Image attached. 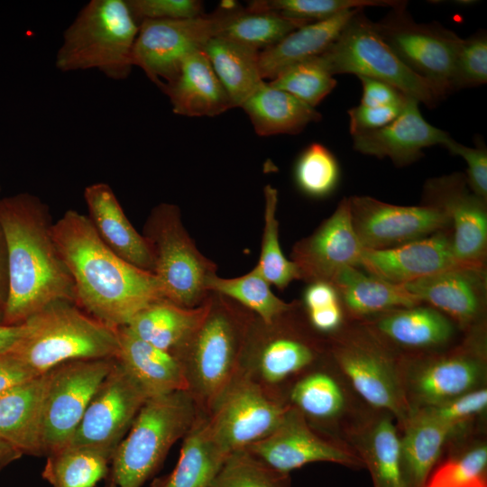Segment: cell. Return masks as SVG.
I'll return each instance as SVG.
<instances>
[{
	"mask_svg": "<svg viewBox=\"0 0 487 487\" xmlns=\"http://www.w3.org/2000/svg\"><path fill=\"white\" fill-rule=\"evenodd\" d=\"M52 233L74 284V302L100 322L124 326L147 305L164 299L156 276L114 253L87 215L67 210Z\"/></svg>",
	"mask_w": 487,
	"mask_h": 487,
	"instance_id": "cell-1",
	"label": "cell"
},
{
	"mask_svg": "<svg viewBox=\"0 0 487 487\" xmlns=\"http://www.w3.org/2000/svg\"><path fill=\"white\" fill-rule=\"evenodd\" d=\"M7 250L5 325H21L48 304L75 300L74 284L53 238L50 208L28 192L0 198Z\"/></svg>",
	"mask_w": 487,
	"mask_h": 487,
	"instance_id": "cell-2",
	"label": "cell"
},
{
	"mask_svg": "<svg viewBox=\"0 0 487 487\" xmlns=\"http://www.w3.org/2000/svg\"><path fill=\"white\" fill-rule=\"evenodd\" d=\"M254 317L231 299L210 292L204 318L171 352L184 367L188 391L206 413L239 374Z\"/></svg>",
	"mask_w": 487,
	"mask_h": 487,
	"instance_id": "cell-3",
	"label": "cell"
},
{
	"mask_svg": "<svg viewBox=\"0 0 487 487\" xmlns=\"http://www.w3.org/2000/svg\"><path fill=\"white\" fill-rule=\"evenodd\" d=\"M23 333L10 351L35 375L67 362L115 358L118 328L109 326L74 301H53L30 317Z\"/></svg>",
	"mask_w": 487,
	"mask_h": 487,
	"instance_id": "cell-4",
	"label": "cell"
},
{
	"mask_svg": "<svg viewBox=\"0 0 487 487\" xmlns=\"http://www.w3.org/2000/svg\"><path fill=\"white\" fill-rule=\"evenodd\" d=\"M138 31L126 0H91L65 30L55 66L62 72L96 69L124 79L133 68Z\"/></svg>",
	"mask_w": 487,
	"mask_h": 487,
	"instance_id": "cell-5",
	"label": "cell"
},
{
	"mask_svg": "<svg viewBox=\"0 0 487 487\" xmlns=\"http://www.w3.org/2000/svg\"><path fill=\"white\" fill-rule=\"evenodd\" d=\"M201 411L188 391L147 399L114 452L109 478L117 487H142Z\"/></svg>",
	"mask_w": 487,
	"mask_h": 487,
	"instance_id": "cell-6",
	"label": "cell"
},
{
	"mask_svg": "<svg viewBox=\"0 0 487 487\" xmlns=\"http://www.w3.org/2000/svg\"><path fill=\"white\" fill-rule=\"evenodd\" d=\"M153 260L152 273L164 299L184 308H196L208 297L207 282L216 265L203 255L186 230L179 207L160 203L150 212L142 234Z\"/></svg>",
	"mask_w": 487,
	"mask_h": 487,
	"instance_id": "cell-7",
	"label": "cell"
},
{
	"mask_svg": "<svg viewBox=\"0 0 487 487\" xmlns=\"http://www.w3.org/2000/svg\"><path fill=\"white\" fill-rule=\"evenodd\" d=\"M320 57L333 76L349 73L379 80L429 107L445 97L435 86L401 61L363 10L351 18Z\"/></svg>",
	"mask_w": 487,
	"mask_h": 487,
	"instance_id": "cell-8",
	"label": "cell"
},
{
	"mask_svg": "<svg viewBox=\"0 0 487 487\" xmlns=\"http://www.w3.org/2000/svg\"><path fill=\"white\" fill-rule=\"evenodd\" d=\"M241 7L223 1L208 14L179 20H144L133 51V65L139 67L160 88L177 76L183 60L218 35L228 19Z\"/></svg>",
	"mask_w": 487,
	"mask_h": 487,
	"instance_id": "cell-9",
	"label": "cell"
},
{
	"mask_svg": "<svg viewBox=\"0 0 487 487\" xmlns=\"http://www.w3.org/2000/svg\"><path fill=\"white\" fill-rule=\"evenodd\" d=\"M289 405L240 371L207 414L210 432L227 455L266 437L280 424Z\"/></svg>",
	"mask_w": 487,
	"mask_h": 487,
	"instance_id": "cell-10",
	"label": "cell"
},
{
	"mask_svg": "<svg viewBox=\"0 0 487 487\" xmlns=\"http://www.w3.org/2000/svg\"><path fill=\"white\" fill-rule=\"evenodd\" d=\"M115 358L76 360L48 372L43 404L41 456L69 444Z\"/></svg>",
	"mask_w": 487,
	"mask_h": 487,
	"instance_id": "cell-11",
	"label": "cell"
},
{
	"mask_svg": "<svg viewBox=\"0 0 487 487\" xmlns=\"http://www.w3.org/2000/svg\"><path fill=\"white\" fill-rule=\"evenodd\" d=\"M405 5L392 8L375 27L401 61L446 97L453 91L461 38L440 24L416 23L406 13Z\"/></svg>",
	"mask_w": 487,
	"mask_h": 487,
	"instance_id": "cell-12",
	"label": "cell"
},
{
	"mask_svg": "<svg viewBox=\"0 0 487 487\" xmlns=\"http://www.w3.org/2000/svg\"><path fill=\"white\" fill-rule=\"evenodd\" d=\"M332 354L354 390L369 404L387 409L404 425L411 409L393 361L370 329L336 338Z\"/></svg>",
	"mask_w": 487,
	"mask_h": 487,
	"instance_id": "cell-13",
	"label": "cell"
},
{
	"mask_svg": "<svg viewBox=\"0 0 487 487\" xmlns=\"http://www.w3.org/2000/svg\"><path fill=\"white\" fill-rule=\"evenodd\" d=\"M294 307L266 324L256 316L244 346L241 371L267 388L309 366L317 354L314 341L294 326Z\"/></svg>",
	"mask_w": 487,
	"mask_h": 487,
	"instance_id": "cell-14",
	"label": "cell"
},
{
	"mask_svg": "<svg viewBox=\"0 0 487 487\" xmlns=\"http://www.w3.org/2000/svg\"><path fill=\"white\" fill-rule=\"evenodd\" d=\"M349 198L355 234L366 250H385L451 229L448 216L431 205L398 206L369 196Z\"/></svg>",
	"mask_w": 487,
	"mask_h": 487,
	"instance_id": "cell-15",
	"label": "cell"
},
{
	"mask_svg": "<svg viewBox=\"0 0 487 487\" xmlns=\"http://www.w3.org/2000/svg\"><path fill=\"white\" fill-rule=\"evenodd\" d=\"M147 399L141 386L115 359L69 445L99 448L113 456Z\"/></svg>",
	"mask_w": 487,
	"mask_h": 487,
	"instance_id": "cell-16",
	"label": "cell"
},
{
	"mask_svg": "<svg viewBox=\"0 0 487 487\" xmlns=\"http://www.w3.org/2000/svg\"><path fill=\"white\" fill-rule=\"evenodd\" d=\"M423 202L448 216L456 262L461 265L485 266L487 201L469 188L465 176L455 172L429 179L424 185Z\"/></svg>",
	"mask_w": 487,
	"mask_h": 487,
	"instance_id": "cell-17",
	"label": "cell"
},
{
	"mask_svg": "<svg viewBox=\"0 0 487 487\" xmlns=\"http://www.w3.org/2000/svg\"><path fill=\"white\" fill-rule=\"evenodd\" d=\"M363 247L353 228L349 198H344L333 214L291 251L300 280L332 283L346 267L361 266Z\"/></svg>",
	"mask_w": 487,
	"mask_h": 487,
	"instance_id": "cell-18",
	"label": "cell"
},
{
	"mask_svg": "<svg viewBox=\"0 0 487 487\" xmlns=\"http://www.w3.org/2000/svg\"><path fill=\"white\" fill-rule=\"evenodd\" d=\"M272 469L288 473L315 462L360 466L363 461L342 447L321 438L308 425L304 415L289 406L278 427L247 448Z\"/></svg>",
	"mask_w": 487,
	"mask_h": 487,
	"instance_id": "cell-19",
	"label": "cell"
},
{
	"mask_svg": "<svg viewBox=\"0 0 487 487\" xmlns=\"http://www.w3.org/2000/svg\"><path fill=\"white\" fill-rule=\"evenodd\" d=\"M459 264L453 251L452 230L385 250H366L361 266L369 274L388 282L403 285Z\"/></svg>",
	"mask_w": 487,
	"mask_h": 487,
	"instance_id": "cell-20",
	"label": "cell"
},
{
	"mask_svg": "<svg viewBox=\"0 0 487 487\" xmlns=\"http://www.w3.org/2000/svg\"><path fill=\"white\" fill-rule=\"evenodd\" d=\"M418 105L417 100L408 97L400 115L390 124L353 135L354 150L380 159L389 158L401 167L418 160L425 148L445 146L451 137L427 122Z\"/></svg>",
	"mask_w": 487,
	"mask_h": 487,
	"instance_id": "cell-21",
	"label": "cell"
},
{
	"mask_svg": "<svg viewBox=\"0 0 487 487\" xmlns=\"http://www.w3.org/2000/svg\"><path fill=\"white\" fill-rule=\"evenodd\" d=\"M403 286L421 303L430 304L463 326L475 323L485 308V266L458 265Z\"/></svg>",
	"mask_w": 487,
	"mask_h": 487,
	"instance_id": "cell-22",
	"label": "cell"
},
{
	"mask_svg": "<svg viewBox=\"0 0 487 487\" xmlns=\"http://www.w3.org/2000/svg\"><path fill=\"white\" fill-rule=\"evenodd\" d=\"M87 217L103 243L130 264L152 272L150 246L126 216L113 188L105 182L87 186L83 192Z\"/></svg>",
	"mask_w": 487,
	"mask_h": 487,
	"instance_id": "cell-23",
	"label": "cell"
},
{
	"mask_svg": "<svg viewBox=\"0 0 487 487\" xmlns=\"http://www.w3.org/2000/svg\"><path fill=\"white\" fill-rule=\"evenodd\" d=\"M117 332L115 359L149 398L188 391L184 367L177 356L140 339L125 326Z\"/></svg>",
	"mask_w": 487,
	"mask_h": 487,
	"instance_id": "cell-24",
	"label": "cell"
},
{
	"mask_svg": "<svg viewBox=\"0 0 487 487\" xmlns=\"http://www.w3.org/2000/svg\"><path fill=\"white\" fill-rule=\"evenodd\" d=\"M175 114L216 116L233 108L231 100L203 51L188 54L175 78L161 87Z\"/></svg>",
	"mask_w": 487,
	"mask_h": 487,
	"instance_id": "cell-25",
	"label": "cell"
},
{
	"mask_svg": "<svg viewBox=\"0 0 487 487\" xmlns=\"http://www.w3.org/2000/svg\"><path fill=\"white\" fill-rule=\"evenodd\" d=\"M48 372L0 393V438L23 455L41 456Z\"/></svg>",
	"mask_w": 487,
	"mask_h": 487,
	"instance_id": "cell-26",
	"label": "cell"
},
{
	"mask_svg": "<svg viewBox=\"0 0 487 487\" xmlns=\"http://www.w3.org/2000/svg\"><path fill=\"white\" fill-rule=\"evenodd\" d=\"M483 373V363L471 346L436 357L414 371L410 387L426 406L436 405L475 390Z\"/></svg>",
	"mask_w": 487,
	"mask_h": 487,
	"instance_id": "cell-27",
	"label": "cell"
},
{
	"mask_svg": "<svg viewBox=\"0 0 487 487\" xmlns=\"http://www.w3.org/2000/svg\"><path fill=\"white\" fill-rule=\"evenodd\" d=\"M360 10L363 9L345 11L328 19L309 23L260 51L259 67L262 79L271 80L285 69L321 55Z\"/></svg>",
	"mask_w": 487,
	"mask_h": 487,
	"instance_id": "cell-28",
	"label": "cell"
},
{
	"mask_svg": "<svg viewBox=\"0 0 487 487\" xmlns=\"http://www.w3.org/2000/svg\"><path fill=\"white\" fill-rule=\"evenodd\" d=\"M228 455L215 441L202 410L183 437L175 468L156 478L152 487H210Z\"/></svg>",
	"mask_w": 487,
	"mask_h": 487,
	"instance_id": "cell-29",
	"label": "cell"
},
{
	"mask_svg": "<svg viewBox=\"0 0 487 487\" xmlns=\"http://www.w3.org/2000/svg\"><path fill=\"white\" fill-rule=\"evenodd\" d=\"M376 335L407 348H429L447 343L454 326L433 307L418 305L379 313L370 323Z\"/></svg>",
	"mask_w": 487,
	"mask_h": 487,
	"instance_id": "cell-30",
	"label": "cell"
},
{
	"mask_svg": "<svg viewBox=\"0 0 487 487\" xmlns=\"http://www.w3.org/2000/svg\"><path fill=\"white\" fill-rule=\"evenodd\" d=\"M260 136L298 134L321 115L292 95L263 81L240 106Z\"/></svg>",
	"mask_w": 487,
	"mask_h": 487,
	"instance_id": "cell-31",
	"label": "cell"
},
{
	"mask_svg": "<svg viewBox=\"0 0 487 487\" xmlns=\"http://www.w3.org/2000/svg\"><path fill=\"white\" fill-rule=\"evenodd\" d=\"M207 308L208 297L196 308L160 299L140 310L125 326L140 339L171 353L198 326Z\"/></svg>",
	"mask_w": 487,
	"mask_h": 487,
	"instance_id": "cell-32",
	"label": "cell"
},
{
	"mask_svg": "<svg viewBox=\"0 0 487 487\" xmlns=\"http://www.w3.org/2000/svg\"><path fill=\"white\" fill-rule=\"evenodd\" d=\"M332 284L341 303L354 316L374 315L421 304L403 285L366 274L356 267L343 269Z\"/></svg>",
	"mask_w": 487,
	"mask_h": 487,
	"instance_id": "cell-33",
	"label": "cell"
},
{
	"mask_svg": "<svg viewBox=\"0 0 487 487\" xmlns=\"http://www.w3.org/2000/svg\"><path fill=\"white\" fill-rule=\"evenodd\" d=\"M400 439L401 464L408 487H426L442 447L454 430L421 409L411 410Z\"/></svg>",
	"mask_w": 487,
	"mask_h": 487,
	"instance_id": "cell-34",
	"label": "cell"
},
{
	"mask_svg": "<svg viewBox=\"0 0 487 487\" xmlns=\"http://www.w3.org/2000/svg\"><path fill=\"white\" fill-rule=\"evenodd\" d=\"M202 51L226 91L233 107H240L264 81L257 51L220 35L211 38Z\"/></svg>",
	"mask_w": 487,
	"mask_h": 487,
	"instance_id": "cell-35",
	"label": "cell"
},
{
	"mask_svg": "<svg viewBox=\"0 0 487 487\" xmlns=\"http://www.w3.org/2000/svg\"><path fill=\"white\" fill-rule=\"evenodd\" d=\"M308 23L270 10L262 1H253L246 7H240L225 23L218 35L260 52Z\"/></svg>",
	"mask_w": 487,
	"mask_h": 487,
	"instance_id": "cell-36",
	"label": "cell"
},
{
	"mask_svg": "<svg viewBox=\"0 0 487 487\" xmlns=\"http://www.w3.org/2000/svg\"><path fill=\"white\" fill-rule=\"evenodd\" d=\"M111 460L102 449L67 445L47 456L41 476L52 487H95L108 475Z\"/></svg>",
	"mask_w": 487,
	"mask_h": 487,
	"instance_id": "cell-37",
	"label": "cell"
},
{
	"mask_svg": "<svg viewBox=\"0 0 487 487\" xmlns=\"http://www.w3.org/2000/svg\"><path fill=\"white\" fill-rule=\"evenodd\" d=\"M207 290L231 299L266 324L291 309L297 301L288 303L278 298L256 265L246 274L235 278L213 275L207 282Z\"/></svg>",
	"mask_w": 487,
	"mask_h": 487,
	"instance_id": "cell-38",
	"label": "cell"
},
{
	"mask_svg": "<svg viewBox=\"0 0 487 487\" xmlns=\"http://www.w3.org/2000/svg\"><path fill=\"white\" fill-rule=\"evenodd\" d=\"M363 453L374 487H408L402 472L400 438L391 418H383L373 426Z\"/></svg>",
	"mask_w": 487,
	"mask_h": 487,
	"instance_id": "cell-39",
	"label": "cell"
},
{
	"mask_svg": "<svg viewBox=\"0 0 487 487\" xmlns=\"http://www.w3.org/2000/svg\"><path fill=\"white\" fill-rule=\"evenodd\" d=\"M264 225L260 259L256 266L270 285L283 289L300 280L296 264L285 257L279 240V222L276 217L278 190L270 184L264 187Z\"/></svg>",
	"mask_w": 487,
	"mask_h": 487,
	"instance_id": "cell-40",
	"label": "cell"
},
{
	"mask_svg": "<svg viewBox=\"0 0 487 487\" xmlns=\"http://www.w3.org/2000/svg\"><path fill=\"white\" fill-rule=\"evenodd\" d=\"M269 84L315 108L333 91L336 80L319 55L285 69Z\"/></svg>",
	"mask_w": 487,
	"mask_h": 487,
	"instance_id": "cell-41",
	"label": "cell"
},
{
	"mask_svg": "<svg viewBox=\"0 0 487 487\" xmlns=\"http://www.w3.org/2000/svg\"><path fill=\"white\" fill-rule=\"evenodd\" d=\"M290 400L304 416L327 419L340 413L345 405L343 391L327 373L317 372L299 380L290 391Z\"/></svg>",
	"mask_w": 487,
	"mask_h": 487,
	"instance_id": "cell-42",
	"label": "cell"
},
{
	"mask_svg": "<svg viewBox=\"0 0 487 487\" xmlns=\"http://www.w3.org/2000/svg\"><path fill=\"white\" fill-rule=\"evenodd\" d=\"M210 487H289V477L240 449L227 456Z\"/></svg>",
	"mask_w": 487,
	"mask_h": 487,
	"instance_id": "cell-43",
	"label": "cell"
},
{
	"mask_svg": "<svg viewBox=\"0 0 487 487\" xmlns=\"http://www.w3.org/2000/svg\"><path fill=\"white\" fill-rule=\"evenodd\" d=\"M294 177L303 193L312 198H324L336 188L340 168L335 155L325 145L312 142L298 158Z\"/></svg>",
	"mask_w": 487,
	"mask_h": 487,
	"instance_id": "cell-44",
	"label": "cell"
},
{
	"mask_svg": "<svg viewBox=\"0 0 487 487\" xmlns=\"http://www.w3.org/2000/svg\"><path fill=\"white\" fill-rule=\"evenodd\" d=\"M262 4L266 8L285 17L314 23L328 19L345 11L363 9L368 6L395 8L405 2L391 0H262Z\"/></svg>",
	"mask_w": 487,
	"mask_h": 487,
	"instance_id": "cell-45",
	"label": "cell"
},
{
	"mask_svg": "<svg viewBox=\"0 0 487 487\" xmlns=\"http://www.w3.org/2000/svg\"><path fill=\"white\" fill-rule=\"evenodd\" d=\"M487 447L474 446L443 464L426 487H487Z\"/></svg>",
	"mask_w": 487,
	"mask_h": 487,
	"instance_id": "cell-46",
	"label": "cell"
},
{
	"mask_svg": "<svg viewBox=\"0 0 487 487\" xmlns=\"http://www.w3.org/2000/svg\"><path fill=\"white\" fill-rule=\"evenodd\" d=\"M487 82V38L483 32L461 39L454 69L453 91Z\"/></svg>",
	"mask_w": 487,
	"mask_h": 487,
	"instance_id": "cell-47",
	"label": "cell"
},
{
	"mask_svg": "<svg viewBox=\"0 0 487 487\" xmlns=\"http://www.w3.org/2000/svg\"><path fill=\"white\" fill-rule=\"evenodd\" d=\"M487 407V390H473L452 400L420 409L434 419L455 429Z\"/></svg>",
	"mask_w": 487,
	"mask_h": 487,
	"instance_id": "cell-48",
	"label": "cell"
},
{
	"mask_svg": "<svg viewBox=\"0 0 487 487\" xmlns=\"http://www.w3.org/2000/svg\"><path fill=\"white\" fill-rule=\"evenodd\" d=\"M134 20H179L204 14L203 3L198 0H126Z\"/></svg>",
	"mask_w": 487,
	"mask_h": 487,
	"instance_id": "cell-49",
	"label": "cell"
},
{
	"mask_svg": "<svg viewBox=\"0 0 487 487\" xmlns=\"http://www.w3.org/2000/svg\"><path fill=\"white\" fill-rule=\"evenodd\" d=\"M445 147L466 162L465 179L469 188L479 198L487 201V149L483 144L468 147L452 138Z\"/></svg>",
	"mask_w": 487,
	"mask_h": 487,
	"instance_id": "cell-50",
	"label": "cell"
},
{
	"mask_svg": "<svg viewBox=\"0 0 487 487\" xmlns=\"http://www.w3.org/2000/svg\"><path fill=\"white\" fill-rule=\"evenodd\" d=\"M405 102L403 104L384 106H365L359 105L349 109V129L351 134L355 135L371 132L387 125L400 115Z\"/></svg>",
	"mask_w": 487,
	"mask_h": 487,
	"instance_id": "cell-51",
	"label": "cell"
},
{
	"mask_svg": "<svg viewBox=\"0 0 487 487\" xmlns=\"http://www.w3.org/2000/svg\"><path fill=\"white\" fill-rule=\"evenodd\" d=\"M362 83L360 105L365 106H384L403 104L408 98L395 87L379 80L358 77Z\"/></svg>",
	"mask_w": 487,
	"mask_h": 487,
	"instance_id": "cell-52",
	"label": "cell"
},
{
	"mask_svg": "<svg viewBox=\"0 0 487 487\" xmlns=\"http://www.w3.org/2000/svg\"><path fill=\"white\" fill-rule=\"evenodd\" d=\"M36 376L11 352L0 354V393Z\"/></svg>",
	"mask_w": 487,
	"mask_h": 487,
	"instance_id": "cell-53",
	"label": "cell"
},
{
	"mask_svg": "<svg viewBox=\"0 0 487 487\" xmlns=\"http://www.w3.org/2000/svg\"><path fill=\"white\" fill-rule=\"evenodd\" d=\"M340 302L337 290L332 283L317 281L308 283V286L304 291L301 304L305 312H310Z\"/></svg>",
	"mask_w": 487,
	"mask_h": 487,
	"instance_id": "cell-54",
	"label": "cell"
},
{
	"mask_svg": "<svg viewBox=\"0 0 487 487\" xmlns=\"http://www.w3.org/2000/svg\"><path fill=\"white\" fill-rule=\"evenodd\" d=\"M306 315L310 326L322 333L338 330L343 322L341 302L322 309L306 312Z\"/></svg>",
	"mask_w": 487,
	"mask_h": 487,
	"instance_id": "cell-55",
	"label": "cell"
},
{
	"mask_svg": "<svg viewBox=\"0 0 487 487\" xmlns=\"http://www.w3.org/2000/svg\"><path fill=\"white\" fill-rule=\"evenodd\" d=\"M23 333V325L0 324V354L10 352Z\"/></svg>",
	"mask_w": 487,
	"mask_h": 487,
	"instance_id": "cell-56",
	"label": "cell"
},
{
	"mask_svg": "<svg viewBox=\"0 0 487 487\" xmlns=\"http://www.w3.org/2000/svg\"><path fill=\"white\" fill-rule=\"evenodd\" d=\"M8 289L7 250L4 231L0 225V304L4 308Z\"/></svg>",
	"mask_w": 487,
	"mask_h": 487,
	"instance_id": "cell-57",
	"label": "cell"
},
{
	"mask_svg": "<svg viewBox=\"0 0 487 487\" xmlns=\"http://www.w3.org/2000/svg\"><path fill=\"white\" fill-rule=\"evenodd\" d=\"M23 455L20 450L0 438V473Z\"/></svg>",
	"mask_w": 487,
	"mask_h": 487,
	"instance_id": "cell-58",
	"label": "cell"
},
{
	"mask_svg": "<svg viewBox=\"0 0 487 487\" xmlns=\"http://www.w3.org/2000/svg\"><path fill=\"white\" fill-rule=\"evenodd\" d=\"M106 487H117V486L110 478H108Z\"/></svg>",
	"mask_w": 487,
	"mask_h": 487,
	"instance_id": "cell-59",
	"label": "cell"
},
{
	"mask_svg": "<svg viewBox=\"0 0 487 487\" xmlns=\"http://www.w3.org/2000/svg\"><path fill=\"white\" fill-rule=\"evenodd\" d=\"M3 321V306L0 305V324H2Z\"/></svg>",
	"mask_w": 487,
	"mask_h": 487,
	"instance_id": "cell-60",
	"label": "cell"
},
{
	"mask_svg": "<svg viewBox=\"0 0 487 487\" xmlns=\"http://www.w3.org/2000/svg\"><path fill=\"white\" fill-rule=\"evenodd\" d=\"M0 189H1V188H0Z\"/></svg>",
	"mask_w": 487,
	"mask_h": 487,
	"instance_id": "cell-61",
	"label": "cell"
},
{
	"mask_svg": "<svg viewBox=\"0 0 487 487\" xmlns=\"http://www.w3.org/2000/svg\"><path fill=\"white\" fill-rule=\"evenodd\" d=\"M1 305V304H0Z\"/></svg>",
	"mask_w": 487,
	"mask_h": 487,
	"instance_id": "cell-62",
	"label": "cell"
}]
</instances>
